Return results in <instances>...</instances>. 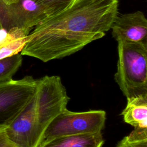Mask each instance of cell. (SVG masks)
Wrapping results in <instances>:
<instances>
[{
	"label": "cell",
	"mask_w": 147,
	"mask_h": 147,
	"mask_svg": "<svg viewBox=\"0 0 147 147\" xmlns=\"http://www.w3.org/2000/svg\"><path fill=\"white\" fill-rule=\"evenodd\" d=\"M118 3L119 0H76L36 25L21 55L48 62L76 53L110 29Z\"/></svg>",
	"instance_id": "1"
},
{
	"label": "cell",
	"mask_w": 147,
	"mask_h": 147,
	"mask_svg": "<svg viewBox=\"0 0 147 147\" xmlns=\"http://www.w3.org/2000/svg\"><path fill=\"white\" fill-rule=\"evenodd\" d=\"M115 80L127 99L147 95V44L118 41Z\"/></svg>",
	"instance_id": "2"
},
{
	"label": "cell",
	"mask_w": 147,
	"mask_h": 147,
	"mask_svg": "<svg viewBox=\"0 0 147 147\" xmlns=\"http://www.w3.org/2000/svg\"><path fill=\"white\" fill-rule=\"evenodd\" d=\"M106 116V112L103 110L73 112L66 109L48 125L37 147L60 137L101 132L105 126Z\"/></svg>",
	"instance_id": "3"
},
{
	"label": "cell",
	"mask_w": 147,
	"mask_h": 147,
	"mask_svg": "<svg viewBox=\"0 0 147 147\" xmlns=\"http://www.w3.org/2000/svg\"><path fill=\"white\" fill-rule=\"evenodd\" d=\"M36 95L37 147L41 137L49 123L67 109L69 98L58 76H45L37 79Z\"/></svg>",
	"instance_id": "4"
},
{
	"label": "cell",
	"mask_w": 147,
	"mask_h": 147,
	"mask_svg": "<svg viewBox=\"0 0 147 147\" xmlns=\"http://www.w3.org/2000/svg\"><path fill=\"white\" fill-rule=\"evenodd\" d=\"M37 84L31 76L0 83V127L7 126L19 114L36 93Z\"/></svg>",
	"instance_id": "5"
},
{
	"label": "cell",
	"mask_w": 147,
	"mask_h": 147,
	"mask_svg": "<svg viewBox=\"0 0 147 147\" xmlns=\"http://www.w3.org/2000/svg\"><path fill=\"white\" fill-rule=\"evenodd\" d=\"M48 16L36 0H18L6 4L0 0V21L7 30L17 28L29 34Z\"/></svg>",
	"instance_id": "6"
},
{
	"label": "cell",
	"mask_w": 147,
	"mask_h": 147,
	"mask_svg": "<svg viewBox=\"0 0 147 147\" xmlns=\"http://www.w3.org/2000/svg\"><path fill=\"white\" fill-rule=\"evenodd\" d=\"M36 93L14 119L6 127V134L18 147H37Z\"/></svg>",
	"instance_id": "7"
},
{
	"label": "cell",
	"mask_w": 147,
	"mask_h": 147,
	"mask_svg": "<svg viewBox=\"0 0 147 147\" xmlns=\"http://www.w3.org/2000/svg\"><path fill=\"white\" fill-rule=\"evenodd\" d=\"M112 36L119 40L147 44V20L141 11L118 13L111 24Z\"/></svg>",
	"instance_id": "8"
},
{
	"label": "cell",
	"mask_w": 147,
	"mask_h": 147,
	"mask_svg": "<svg viewBox=\"0 0 147 147\" xmlns=\"http://www.w3.org/2000/svg\"><path fill=\"white\" fill-rule=\"evenodd\" d=\"M127 100V105L121 113L125 122L135 129H147V95L133 97Z\"/></svg>",
	"instance_id": "9"
},
{
	"label": "cell",
	"mask_w": 147,
	"mask_h": 147,
	"mask_svg": "<svg viewBox=\"0 0 147 147\" xmlns=\"http://www.w3.org/2000/svg\"><path fill=\"white\" fill-rule=\"evenodd\" d=\"M101 132L83 134L54 138L41 147H102Z\"/></svg>",
	"instance_id": "10"
},
{
	"label": "cell",
	"mask_w": 147,
	"mask_h": 147,
	"mask_svg": "<svg viewBox=\"0 0 147 147\" xmlns=\"http://www.w3.org/2000/svg\"><path fill=\"white\" fill-rule=\"evenodd\" d=\"M5 40L0 44V60L20 53L27 41L22 30L17 28L9 29Z\"/></svg>",
	"instance_id": "11"
},
{
	"label": "cell",
	"mask_w": 147,
	"mask_h": 147,
	"mask_svg": "<svg viewBox=\"0 0 147 147\" xmlns=\"http://www.w3.org/2000/svg\"><path fill=\"white\" fill-rule=\"evenodd\" d=\"M22 56L20 53L0 60V83L13 79V75L22 64Z\"/></svg>",
	"instance_id": "12"
},
{
	"label": "cell",
	"mask_w": 147,
	"mask_h": 147,
	"mask_svg": "<svg viewBox=\"0 0 147 147\" xmlns=\"http://www.w3.org/2000/svg\"><path fill=\"white\" fill-rule=\"evenodd\" d=\"M44 9L48 17L69 7L76 0H36Z\"/></svg>",
	"instance_id": "13"
},
{
	"label": "cell",
	"mask_w": 147,
	"mask_h": 147,
	"mask_svg": "<svg viewBox=\"0 0 147 147\" xmlns=\"http://www.w3.org/2000/svg\"><path fill=\"white\" fill-rule=\"evenodd\" d=\"M117 147H147V138H134L128 135L118 142Z\"/></svg>",
	"instance_id": "14"
},
{
	"label": "cell",
	"mask_w": 147,
	"mask_h": 147,
	"mask_svg": "<svg viewBox=\"0 0 147 147\" xmlns=\"http://www.w3.org/2000/svg\"><path fill=\"white\" fill-rule=\"evenodd\" d=\"M0 147H18L9 138L6 127H0Z\"/></svg>",
	"instance_id": "15"
},
{
	"label": "cell",
	"mask_w": 147,
	"mask_h": 147,
	"mask_svg": "<svg viewBox=\"0 0 147 147\" xmlns=\"http://www.w3.org/2000/svg\"><path fill=\"white\" fill-rule=\"evenodd\" d=\"M6 4H10L17 2L18 0H2Z\"/></svg>",
	"instance_id": "16"
},
{
	"label": "cell",
	"mask_w": 147,
	"mask_h": 147,
	"mask_svg": "<svg viewBox=\"0 0 147 147\" xmlns=\"http://www.w3.org/2000/svg\"><path fill=\"white\" fill-rule=\"evenodd\" d=\"M2 28H2V26L1 23V21H0V29H2Z\"/></svg>",
	"instance_id": "17"
}]
</instances>
